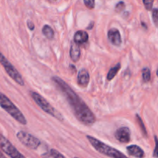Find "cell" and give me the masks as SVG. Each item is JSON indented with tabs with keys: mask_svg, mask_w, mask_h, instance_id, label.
I'll return each instance as SVG.
<instances>
[{
	"mask_svg": "<svg viewBox=\"0 0 158 158\" xmlns=\"http://www.w3.org/2000/svg\"><path fill=\"white\" fill-rule=\"evenodd\" d=\"M52 80L66 97L76 118L80 123L86 126H91L94 124L96 122V117L86 103L61 78L58 77H52Z\"/></svg>",
	"mask_w": 158,
	"mask_h": 158,
	"instance_id": "1",
	"label": "cell"
},
{
	"mask_svg": "<svg viewBox=\"0 0 158 158\" xmlns=\"http://www.w3.org/2000/svg\"><path fill=\"white\" fill-rule=\"evenodd\" d=\"M86 138L89 140L90 144L94 147V149L98 151L99 153H100V154H103V155L107 156V157L110 158H129L127 157L125 154H123V153L120 152V151L103 143L101 140H98V139L95 138L92 136L87 135Z\"/></svg>",
	"mask_w": 158,
	"mask_h": 158,
	"instance_id": "2",
	"label": "cell"
},
{
	"mask_svg": "<svg viewBox=\"0 0 158 158\" xmlns=\"http://www.w3.org/2000/svg\"><path fill=\"white\" fill-rule=\"evenodd\" d=\"M0 106L19 123L23 125L27 123V120L23 113L2 93H0Z\"/></svg>",
	"mask_w": 158,
	"mask_h": 158,
	"instance_id": "3",
	"label": "cell"
},
{
	"mask_svg": "<svg viewBox=\"0 0 158 158\" xmlns=\"http://www.w3.org/2000/svg\"><path fill=\"white\" fill-rule=\"evenodd\" d=\"M30 95L32 97V100L35 101V103L43 110L44 112H46V114H49V115H51L52 117H55L57 120H60V121H63V115L57 110L56 109L53 107L46 99L43 97H42L40 94L36 92H31Z\"/></svg>",
	"mask_w": 158,
	"mask_h": 158,
	"instance_id": "4",
	"label": "cell"
},
{
	"mask_svg": "<svg viewBox=\"0 0 158 158\" xmlns=\"http://www.w3.org/2000/svg\"><path fill=\"white\" fill-rule=\"evenodd\" d=\"M0 63L4 66V69L8 75L20 86H24L25 82L23 80L21 74L19 73V71L14 67L13 65L5 57V56L0 52Z\"/></svg>",
	"mask_w": 158,
	"mask_h": 158,
	"instance_id": "5",
	"label": "cell"
},
{
	"mask_svg": "<svg viewBox=\"0 0 158 158\" xmlns=\"http://www.w3.org/2000/svg\"><path fill=\"white\" fill-rule=\"evenodd\" d=\"M16 137L18 140L29 149L36 150L41 145V141L38 138L25 131H19L16 134Z\"/></svg>",
	"mask_w": 158,
	"mask_h": 158,
	"instance_id": "6",
	"label": "cell"
},
{
	"mask_svg": "<svg viewBox=\"0 0 158 158\" xmlns=\"http://www.w3.org/2000/svg\"><path fill=\"white\" fill-rule=\"evenodd\" d=\"M0 149L11 158H26L21 154L6 137L0 134Z\"/></svg>",
	"mask_w": 158,
	"mask_h": 158,
	"instance_id": "7",
	"label": "cell"
},
{
	"mask_svg": "<svg viewBox=\"0 0 158 158\" xmlns=\"http://www.w3.org/2000/svg\"><path fill=\"white\" fill-rule=\"evenodd\" d=\"M115 138L120 143H127L131 140V130L127 127H122L115 132Z\"/></svg>",
	"mask_w": 158,
	"mask_h": 158,
	"instance_id": "8",
	"label": "cell"
},
{
	"mask_svg": "<svg viewBox=\"0 0 158 158\" xmlns=\"http://www.w3.org/2000/svg\"><path fill=\"white\" fill-rule=\"evenodd\" d=\"M108 40L109 41L112 43L114 46H119L121 45L122 43V39L121 35H120V32L116 28H112L108 31L107 33Z\"/></svg>",
	"mask_w": 158,
	"mask_h": 158,
	"instance_id": "9",
	"label": "cell"
},
{
	"mask_svg": "<svg viewBox=\"0 0 158 158\" xmlns=\"http://www.w3.org/2000/svg\"><path fill=\"white\" fill-rule=\"evenodd\" d=\"M89 82V72L86 69H80L77 75V83L82 87H86Z\"/></svg>",
	"mask_w": 158,
	"mask_h": 158,
	"instance_id": "10",
	"label": "cell"
},
{
	"mask_svg": "<svg viewBox=\"0 0 158 158\" xmlns=\"http://www.w3.org/2000/svg\"><path fill=\"white\" fill-rule=\"evenodd\" d=\"M127 151L129 155L137 158H143L144 157V151L140 147L137 145H130L127 148Z\"/></svg>",
	"mask_w": 158,
	"mask_h": 158,
	"instance_id": "11",
	"label": "cell"
},
{
	"mask_svg": "<svg viewBox=\"0 0 158 158\" xmlns=\"http://www.w3.org/2000/svg\"><path fill=\"white\" fill-rule=\"evenodd\" d=\"M81 55V51H80V46L76 43H73L70 46V50H69V56L73 62H78L80 59Z\"/></svg>",
	"mask_w": 158,
	"mask_h": 158,
	"instance_id": "12",
	"label": "cell"
},
{
	"mask_svg": "<svg viewBox=\"0 0 158 158\" xmlns=\"http://www.w3.org/2000/svg\"><path fill=\"white\" fill-rule=\"evenodd\" d=\"M88 39H89V35L86 31L79 30L74 34V43L78 44L79 46L86 43L88 41Z\"/></svg>",
	"mask_w": 158,
	"mask_h": 158,
	"instance_id": "13",
	"label": "cell"
},
{
	"mask_svg": "<svg viewBox=\"0 0 158 158\" xmlns=\"http://www.w3.org/2000/svg\"><path fill=\"white\" fill-rule=\"evenodd\" d=\"M120 68H121V65H120V63H117L116 66H114V67L110 68L109 70V72H108L107 73V76H106V78H107L108 80H112L114 78V77L117 76V73L119 72V70L120 69Z\"/></svg>",
	"mask_w": 158,
	"mask_h": 158,
	"instance_id": "14",
	"label": "cell"
},
{
	"mask_svg": "<svg viewBox=\"0 0 158 158\" xmlns=\"http://www.w3.org/2000/svg\"><path fill=\"white\" fill-rule=\"evenodd\" d=\"M42 32H43V35L46 37L49 40H52L54 37V31L52 29V28L51 26H49V25H44V26L43 27L42 29Z\"/></svg>",
	"mask_w": 158,
	"mask_h": 158,
	"instance_id": "15",
	"label": "cell"
},
{
	"mask_svg": "<svg viewBox=\"0 0 158 158\" xmlns=\"http://www.w3.org/2000/svg\"><path fill=\"white\" fill-rule=\"evenodd\" d=\"M142 77H143V80L144 82H149L151 80V70H150L149 68L144 67L142 69Z\"/></svg>",
	"mask_w": 158,
	"mask_h": 158,
	"instance_id": "16",
	"label": "cell"
},
{
	"mask_svg": "<svg viewBox=\"0 0 158 158\" xmlns=\"http://www.w3.org/2000/svg\"><path fill=\"white\" fill-rule=\"evenodd\" d=\"M50 155L52 158H66L65 156H63L61 153L59 152L58 151L55 149H52L50 151Z\"/></svg>",
	"mask_w": 158,
	"mask_h": 158,
	"instance_id": "17",
	"label": "cell"
},
{
	"mask_svg": "<svg viewBox=\"0 0 158 158\" xmlns=\"http://www.w3.org/2000/svg\"><path fill=\"white\" fill-rule=\"evenodd\" d=\"M125 9V3L123 2H119L115 6V10L116 12H120Z\"/></svg>",
	"mask_w": 158,
	"mask_h": 158,
	"instance_id": "18",
	"label": "cell"
},
{
	"mask_svg": "<svg viewBox=\"0 0 158 158\" xmlns=\"http://www.w3.org/2000/svg\"><path fill=\"white\" fill-rule=\"evenodd\" d=\"M137 121H138L139 125H140V128H141V130H142V131H143V134H144L145 135H147L146 128H145L144 124H143V120H141V118H140V116L138 115V114H137Z\"/></svg>",
	"mask_w": 158,
	"mask_h": 158,
	"instance_id": "19",
	"label": "cell"
},
{
	"mask_svg": "<svg viewBox=\"0 0 158 158\" xmlns=\"http://www.w3.org/2000/svg\"><path fill=\"white\" fill-rule=\"evenodd\" d=\"M143 5L145 6V9L147 10H151L153 8V4H154V1H149V0H143Z\"/></svg>",
	"mask_w": 158,
	"mask_h": 158,
	"instance_id": "20",
	"label": "cell"
},
{
	"mask_svg": "<svg viewBox=\"0 0 158 158\" xmlns=\"http://www.w3.org/2000/svg\"><path fill=\"white\" fill-rule=\"evenodd\" d=\"M84 4L89 9H94V6H95V1H94V0H85Z\"/></svg>",
	"mask_w": 158,
	"mask_h": 158,
	"instance_id": "21",
	"label": "cell"
},
{
	"mask_svg": "<svg viewBox=\"0 0 158 158\" xmlns=\"http://www.w3.org/2000/svg\"><path fill=\"white\" fill-rule=\"evenodd\" d=\"M152 16H153V20H154V23L156 25H158V9H154L152 12Z\"/></svg>",
	"mask_w": 158,
	"mask_h": 158,
	"instance_id": "22",
	"label": "cell"
},
{
	"mask_svg": "<svg viewBox=\"0 0 158 158\" xmlns=\"http://www.w3.org/2000/svg\"><path fill=\"white\" fill-rule=\"evenodd\" d=\"M154 140H155V148H154L153 156L154 157L158 158V138L157 137H154Z\"/></svg>",
	"mask_w": 158,
	"mask_h": 158,
	"instance_id": "23",
	"label": "cell"
},
{
	"mask_svg": "<svg viewBox=\"0 0 158 158\" xmlns=\"http://www.w3.org/2000/svg\"><path fill=\"white\" fill-rule=\"evenodd\" d=\"M27 26H28V28H29L30 30H33V29H35V26H34V23H32V21H30V20H28V21H27Z\"/></svg>",
	"mask_w": 158,
	"mask_h": 158,
	"instance_id": "24",
	"label": "cell"
},
{
	"mask_svg": "<svg viewBox=\"0 0 158 158\" xmlns=\"http://www.w3.org/2000/svg\"><path fill=\"white\" fill-rule=\"evenodd\" d=\"M94 23H91L90 24H89V25H90V26H88V27H87V29H92V28L94 27Z\"/></svg>",
	"mask_w": 158,
	"mask_h": 158,
	"instance_id": "25",
	"label": "cell"
},
{
	"mask_svg": "<svg viewBox=\"0 0 158 158\" xmlns=\"http://www.w3.org/2000/svg\"><path fill=\"white\" fill-rule=\"evenodd\" d=\"M0 158H7V157H6V156H5L4 154L1 152V151H0Z\"/></svg>",
	"mask_w": 158,
	"mask_h": 158,
	"instance_id": "26",
	"label": "cell"
},
{
	"mask_svg": "<svg viewBox=\"0 0 158 158\" xmlns=\"http://www.w3.org/2000/svg\"><path fill=\"white\" fill-rule=\"evenodd\" d=\"M157 77H158V69H157Z\"/></svg>",
	"mask_w": 158,
	"mask_h": 158,
	"instance_id": "27",
	"label": "cell"
},
{
	"mask_svg": "<svg viewBox=\"0 0 158 158\" xmlns=\"http://www.w3.org/2000/svg\"><path fill=\"white\" fill-rule=\"evenodd\" d=\"M74 158H79V157H74Z\"/></svg>",
	"mask_w": 158,
	"mask_h": 158,
	"instance_id": "28",
	"label": "cell"
}]
</instances>
